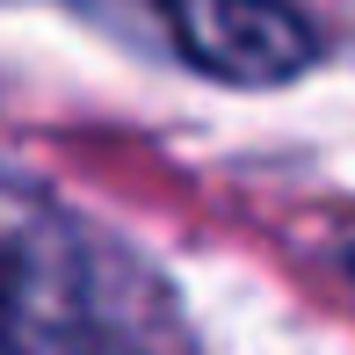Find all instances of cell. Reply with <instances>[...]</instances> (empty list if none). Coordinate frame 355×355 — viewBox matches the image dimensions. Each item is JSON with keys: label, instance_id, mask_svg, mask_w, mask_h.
<instances>
[{"label": "cell", "instance_id": "6da1fadb", "mask_svg": "<svg viewBox=\"0 0 355 355\" xmlns=\"http://www.w3.org/2000/svg\"><path fill=\"white\" fill-rule=\"evenodd\" d=\"M0 355H145L102 319L73 225L22 189H0Z\"/></svg>", "mask_w": 355, "mask_h": 355}, {"label": "cell", "instance_id": "7a4b0ae2", "mask_svg": "<svg viewBox=\"0 0 355 355\" xmlns=\"http://www.w3.org/2000/svg\"><path fill=\"white\" fill-rule=\"evenodd\" d=\"M174 51L232 87H283L312 66V29L283 0H153Z\"/></svg>", "mask_w": 355, "mask_h": 355}]
</instances>
